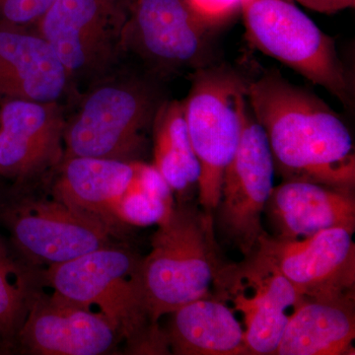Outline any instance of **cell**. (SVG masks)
I'll list each match as a JSON object with an SVG mask.
<instances>
[{
  "instance_id": "1",
  "label": "cell",
  "mask_w": 355,
  "mask_h": 355,
  "mask_svg": "<svg viewBox=\"0 0 355 355\" xmlns=\"http://www.w3.org/2000/svg\"><path fill=\"white\" fill-rule=\"evenodd\" d=\"M246 98L268 137L275 170L284 181L352 191L355 184L352 135L323 100L275 71L246 83Z\"/></svg>"
},
{
  "instance_id": "2",
  "label": "cell",
  "mask_w": 355,
  "mask_h": 355,
  "mask_svg": "<svg viewBox=\"0 0 355 355\" xmlns=\"http://www.w3.org/2000/svg\"><path fill=\"white\" fill-rule=\"evenodd\" d=\"M139 261L132 252L109 245L49 266L43 279L60 297L87 309L97 307L125 340L130 352L166 354L169 349L164 331L151 321L144 303Z\"/></svg>"
},
{
  "instance_id": "3",
  "label": "cell",
  "mask_w": 355,
  "mask_h": 355,
  "mask_svg": "<svg viewBox=\"0 0 355 355\" xmlns=\"http://www.w3.org/2000/svg\"><path fill=\"white\" fill-rule=\"evenodd\" d=\"M220 272L212 214L173 207L158 224L150 253L139 261V284L151 321L157 324L164 315L209 297Z\"/></svg>"
},
{
  "instance_id": "4",
  "label": "cell",
  "mask_w": 355,
  "mask_h": 355,
  "mask_svg": "<svg viewBox=\"0 0 355 355\" xmlns=\"http://www.w3.org/2000/svg\"><path fill=\"white\" fill-rule=\"evenodd\" d=\"M247 106L246 81L223 69H200L184 102L200 168L198 203L209 214L218 205L224 170L239 146Z\"/></svg>"
},
{
  "instance_id": "5",
  "label": "cell",
  "mask_w": 355,
  "mask_h": 355,
  "mask_svg": "<svg viewBox=\"0 0 355 355\" xmlns=\"http://www.w3.org/2000/svg\"><path fill=\"white\" fill-rule=\"evenodd\" d=\"M241 10L248 39L258 50L350 104L352 85L335 41L292 0H242Z\"/></svg>"
},
{
  "instance_id": "6",
  "label": "cell",
  "mask_w": 355,
  "mask_h": 355,
  "mask_svg": "<svg viewBox=\"0 0 355 355\" xmlns=\"http://www.w3.org/2000/svg\"><path fill=\"white\" fill-rule=\"evenodd\" d=\"M154 113L155 98L146 86L105 77L67 121L64 155L137 161Z\"/></svg>"
},
{
  "instance_id": "7",
  "label": "cell",
  "mask_w": 355,
  "mask_h": 355,
  "mask_svg": "<svg viewBox=\"0 0 355 355\" xmlns=\"http://www.w3.org/2000/svg\"><path fill=\"white\" fill-rule=\"evenodd\" d=\"M133 0H55L35 28L73 80L100 81L125 51Z\"/></svg>"
},
{
  "instance_id": "8",
  "label": "cell",
  "mask_w": 355,
  "mask_h": 355,
  "mask_svg": "<svg viewBox=\"0 0 355 355\" xmlns=\"http://www.w3.org/2000/svg\"><path fill=\"white\" fill-rule=\"evenodd\" d=\"M0 222L26 260L53 266L109 246L114 231L97 217L53 197L0 203Z\"/></svg>"
},
{
  "instance_id": "9",
  "label": "cell",
  "mask_w": 355,
  "mask_h": 355,
  "mask_svg": "<svg viewBox=\"0 0 355 355\" xmlns=\"http://www.w3.org/2000/svg\"><path fill=\"white\" fill-rule=\"evenodd\" d=\"M352 235L343 228L328 229L293 240L265 233L244 268L259 273H279L303 298L354 293Z\"/></svg>"
},
{
  "instance_id": "10",
  "label": "cell",
  "mask_w": 355,
  "mask_h": 355,
  "mask_svg": "<svg viewBox=\"0 0 355 355\" xmlns=\"http://www.w3.org/2000/svg\"><path fill=\"white\" fill-rule=\"evenodd\" d=\"M275 171L265 130L248 105L239 146L224 170L216 209L222 236L247 258L266 233L261 217L275 188Z\"/></svg>"
},
{
  "instance_id": "11",
  "label": "cell",
  "mask_w": 355,
  "mask_h": 355,
  "mask_svg": "<svg viewBox=\"0 0 355 355\" xmlns=\"http://www.w3.org/2000/svg\"><path fill=\"white\" fill-rule=\"evenodd\" d=\"M211 26L189 0H133L123 46L159 69H184L202 60Z\"/></svg>"
},
{
  "instance_id": "12",
  "label": "cell",
  "mask_w": 355,
  "mask_h": 355,
  "mask_svg": "<svg viewBox=\"0 0 355 355\" xmlns=\"http://www.w3.org/2000/svg\"><path fill=\"white\" fill-rule=\"evenodd\" d=\"M0 176L22 184L57 167L64 155V108L58 102H0Z\"/></svg>"
},
{
  "instance_id": "13",
  "label": "cell",
  "mask_w": 355,
  "mask_h": 355,
  "mask_svg": "<svg viewBox=\"0 0 355 355\" xmlns=\"http://www.w3.org/2000/svg\"><path fill=\"white\" fill-rule=\"evenodd\" d=\"M118 338V331L101 313L38 291L15 343L31 354L101 355L113 349Z\"/></svg>"
},
{
  "instance_id": "14",
  "label": "cell",
  "mask_w": 355,
  "mask_h": 355,
  "mask_svg": "<svg viewBox=\"0 0 355 355\" xmlns=\"http://www.w3.org/2000/svg\"><path fill=\"white\" fill-rule=\"evenodd\" d=\"M69 76L35 27L0 22V102H58Z\"/></svg>"
},
{
  "instance_id": "15",
  "label": "cell",
  "mask_w": 355,
  "mask_h": 355,
  "mask_svg": "<svg viewBox=\"0 0 355 355\" xmlns=\"http://www.w3.org/2000/svg\"><path fill=\"white\" fill-rule=\"evenodd\" d=\"M139 165V161L64 155L55 167L53 196L114 231L116 211L135 183Z\"/></svg>"
},
{
  "instance_id": "16",
  "label": "cell",
  "mask_w": 355,
  "mask_h": 355,
  "mask_svg": "<svg viewBox=\"0 0 355 355\" xmlns=\"http://www.w3.org/2000/svg\"><path fill=\"white\" fill-rule=\"evenodd\" d=\"M265 211L275 237L282 239H302L333 228L355 231L352 191L311 182L284 181L275 187Z\"/></svg>"
},
{
  "instance_id": "17",
  "label": "cell",
  "mask_w": 355,
  "mask_h": 355,
  "mask_svg": "<svg viewBox=\"0 0 355 355\" xmlns=\"http://www.w3.org/2000/svg\"><path fill=\"white\" fill-rule=\"evenodd\" d=\"M354 338V293L303 298L288 317L275 354H345Z\"/></svg>"
},
{
  "instance_id": "18",
  "label": "cell",
  "mask_w": 355,
  "mask_h": 355,
  "mask_svg": "<svg viewBox=\"0 0 355 355\" xmlns=\"http://www.w3.org/2000/svg\"><path fill=\"white\" fill-rule=\"evenodd\" d=\"M164 331L177 355H248L244 329L227 305L202 298L178 308Z\"/></svg>"
},
{
  "instance_id": "19",
  "label": "cell",
  "mask_w": 355,
  "mask_h": 355,
  "mask_svg": "<svg viewBox=\"0 0 355 355\" xmlns=\"http://www.w3.org/2000/svg\"><path fill=\"white\" fill-rule=\"evenodd\" d=\"M252 297L236 293V310L244 315V340L248 354H277L286 331V311L302 300L293 286L279 273L258 275L248 282Z\"/></svg>"
},
{
  "instance_id": "20",
  "label": "cell",
  "mask_w": 355,
  "mask_h": 355,
  "mask_svg": "<svg viewBox=\"0 0 355 355\" xmlns=\"http://www.w3.org/2000/svg\"><path fill=\"white\" fill-rule=\"evenodd\" d=\"M154 121V167L172 191H183L198 184L200 168L191 146L184 103L166 105Z\"/></svg>"
},
{
  "instance_id": "21",
  "label": "cell",
  "mask_w": 355,
  "mask_h": 355,
  "mask_svg": "<svg viewBox=\"0 0 355 355\" xmlns=\"http://www.w3.org/2000/svg\"><path fill=\"white\" fill-rule=\"evenodd\" d=\"M37 291L32 270L0 239V343L7 347L15 343Z\"/></svg>"
},
{
  "instance_id": "22",
  "label": "cell",
  "mask_w": 355,
  "mask_h": 355,
  "mask_svg": "<svg viewBox=\"0 0 355 355\" xmlns=\"http://www.w3.org/2000/svg\"><path fill=\"white\" fill-rule=\"evenodd\" d=\"M140 162L139 175L132 190L121 200L116 221L119 226H149L158 224L169 216L173 209L170 198L161 197L157 193L147 190L140 179Z\"/></svg>"
},
{
  "instance_id": "23",
  "label": "cell",
  "mask_w": 355,
  "mask_h": 355,
  "mask_svg": "<svg viewBox=\"0 0 355 355\" xmlns=\"http://www.w3.org/2000/svg\"><path fill=\"white\" fill-rule=\"evenodd\" d=\"M55 0H0V22L35 27Z\"/></svg>"
},
{
  "instance_id": "24",
  "label": "cell",
  "mask_w": 355,
  "mask_h": 355,
  "mask_svg": "<svg viewBox=\"0 0 355 355\" xmlns=\"http://www.w3.org/2000/svg\"><path fill=\"white\" fill-rule=\"evenodd\" d=\"M193 8L207 22L216 25L241 8L242 0H189Z\"/></svg>"
},
{
  "instance_id": "25",
  "label": "cell",
  "mask_w": 355,
  "mask_h": 355,
  "mask_svg": "<svg viewBox=\"0 0 355 355\" xmlns=\"http://www.w3.org/2000/svg\"><path fill=\"white\" fill-rule=\"evenodd\" d=\"M307 8L322 13H335L354 7L355 0H295Z\"/></svg>"
}]
</instances>
